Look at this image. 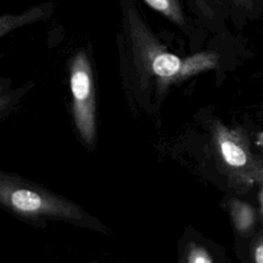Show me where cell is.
<instances>
[{
  "mask_svg": "<svg viewBox=\"0 0 263 263\" xmlns=\"http://www.w3.org/2000/svg\"><path fill=\"white\" fill-rule=\"evenodd\" d=\"M0 199L3 204L27 217L57 216L81 219L78 209L69 202L59 199L49 193L41 192L10 180H1Z\"/></svg>",
  "mask_w": 263,
  "mask_h": 263,
  "instance_id": "cell-1",
  "label": "cell"
},
{
  "mask_svg": "<svg viewBox=\"0 0 263 263\" xmlns=\"http://www.w3.org/2000/svg\"><path fill=\"white\" fill-rule=\"evenodd\" d=\"M74 120L83 141L91 145L96 136L95 100L90 67L84 52H79L71 68Z\"/></svg>",
  "mask_w": 263,
  "mask_h": 263,
  "instance_id": "cell-2",
  "label": "cell"
},
{
  "mask_svg": "<svg viewBox=\"0 0 263 263\" xmlns=\"http://www.w3.org/2000/svg\"><path fill=\"white\" fill-rule=\"evenodd\" d=\"M216 139L220 154L229 166L239 168L248 163L249 155L247 150L229 130L220 127L217 129Z\"/></svg>",
  "mask_w": 263,
  "mask_h": 263,
  "instance_id": "cell-3",
  "label": "cell"
},
{
  "mask_svg": "<svg viewBox=\"0 0 263 263\" xmlns=\"http://www.w3.org/2000/svg\"><path fill=\"white\" fill-rule=\"evenodd\" d=\"M183 62L172 53L160 52L156 54L152 61L153 72L161 78H173L181 75Z\"/></svg>",
  "mask_w": 263,
  "mask_h": 263,
  "instance_id": "cell-4",
  "label": "cell"
},
{
  "mask_svg": "<svg viewBox=\"0 0 263 263\" xmlns=\"http://www.w3.org/2000/svg\"><path fill=\"white\" fill-rule=\"evenodd\" d=\"M216 62H217V57L213 53L206 52V53L195 54L193 57L186 59L183 62L182 69H181V75L187 76V75H191L196 72H199L201 70L212 68L216 65Z\"/></svg>",
  "mask_w": 263,
  "mask_h": 263,
  "instance_id": "cell-5",
  "label": "cell"
},
{
  "mask_svg": "<svg viewBox=\"0 0 263 263\" xmlns=\"http://www.w3.org/2000/svg\"><path fill=\"white\" fill-rule=\"evenodd\" d=\"M232 215L236 227L240 230H246L250 227L253 221V213L251 209L243 203H233Z\"/></svg>",
  "mask_w": 263,
  "mask_h": 263,
  "instance_id": "cell-6",
  "label": "cell"
},
{
  "mask_svg": "<svg viewBox=\"0 0 263 263\" xmlns=\"http://www.w3.org/2000/svg\"><path fill=\"white\" fill-rule=\"evenodd\" d=\"M150 6L175 21H180V11L174 0H145Z\"/></svg>",
  "mask_w": 263,
  "mask_h": 263,
  "instance_id": "cell-7",
  "label": "cell"
},
{
  "mask_svg": "<svg viewBox=\"0 0 263 263\" xmlns=\"http://www.w3.org/2000/svg\"><path fill=\"white\" fill-rule=\"evenodd\" d=\"M187 261L188 263H213L208 252L198 246H191L188 252Z\"/></svg>",
  "mask_w": 263,
  "mask_h": 263,
  "instance_id": "cell-8",
  "label": "cell"
},
{
  "mask_svg": "<svg viewBox=\"0 0 263 263\" xmlns=\"http://www.w3.org/2000/svg\"><path fill=\"white\" fill-rule=\"evenodd\" d=\"M254 259L256 263H263V242L256 247L254 251Z\"/></svg>",
  "mask_w": 263,
  "mask_h": 263,
  "instance_id": "cell-9",
  "label": "cell"
},
{
  "mask_svg": "<svg viewBox=\"0 0 263 263\" xmlns=\"http://www.w3.org/2000/svg\"><path fill=\"white\" fill-rule=\"evenodd\" d=\"M241 6L246 7V8H251L254 4L255 0H236Z\"/></svg>",
  "mask_w": 263,
  "mask_h": 263,
  "instance_id": "cell-10",
  "label": "cell"
},
{
  "mask_svg": "<svg viewBox=\"0 0 263 263\" xmlns=\"http://www.w3.org/2000/svg\"><path fill=\"white\" fill-rule=\"evenodd\" d=\"M257 140H258V144H259L261 147H263V133L258 134Z\"/></svg>",
  "mask_w": 263,
  "mask_h": 263,
  "instance_id": "cell-11",
  "label": "cell"
}]
</instances>
